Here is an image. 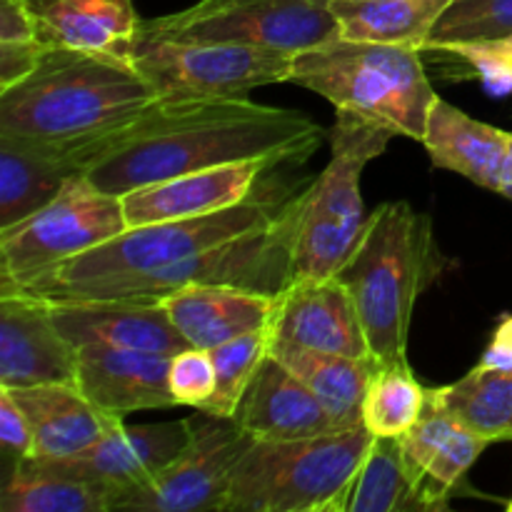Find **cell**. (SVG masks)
I'll return each instance as SVG.
<instances>
[{"label":"cell","instance_id":"obj_1","mask_svg":"<svg viewBox=\"0 0 512 512\" xmlns=\"http://www.w3.org/2000/svg\"><path fill=\"white\" fill-rule=\"evenodd\" d=\"M325 128L298 110L240 98H160L153 108L100 138L80 173L113 195L193 170L238 160L305 163L323 145Z\"/></svg>","mask_w":512,"mask_h":512},{"label":"cell","instance_id":"obj_2","mask_svg":"<svg viewBox=\"0 0 512 512\" xmlns=\"http://www.w3.org/2000/svg\"><path fill=\"white\" fill-rule=\"evenodd\" d=\"M158 100L130 58L48 48L28 80L0 93V130L50 145L80 173V160L100 138Z\"/></svg>","mask_w":512,"mask_h":512},{"label":"cell","instance_id":"obj_3","mask_svg":"<svg viewBox=\"0 0 512 512\" xmlns=\"http://www.w3.org/2000/svg\"><path fill=\"white\" fill-rule=\"evenodd\" d=\"M445 270L448 258L428 213L390 200L368 215L358 248L335 278L353 295L370 355L380 365L408 360L415 303Z\"/></svg>","mask_w":512,"mask_h":512},{"label":"cell","instance_id":"obj_4","mask_svg":"<svg viewBox=\"0 0 512 512\" xmlns=\"http://www.w3.org/2000/svg\"><path fill=\"white\" fill-rule=\"evenodd\" d=\"M420 50L335 38L293 55L288 83L323 95L338 113L358 115L423 143L440 98Z\"/></svg>","mask_w":512,"mask_h":512},{"label":"cell","instance_id":"obj_5","mask_svg":"<svg viewBox=\"0 0 512 512\" xmlns=\"http://www.w3.org/2000/svg\"><path fill=\"white\" fill-rule=\"evenodd\" d=\"M375 435L358 428L300 440H255L235 468L223 512H345Z\"/></svg>","mask_w":512,"mask_h":512},{"label":"cell","instance_id":"obj_6","mask_svg":"<svg viewBox=\"0 0 512 512\" xmlns=\"http://www.w3.org/2000/svg\"><path fill=\"white\" fill-rule=\"evenodd\" d=\"M395 135L373 120L338 113L330 130V163L305 185L295 235V280L335 278L365 233L360 178Z\"/></svg>","mask_w":512,"mask_h":512},{"label":"cell","instance_id":"obj_7","mask_svg":"<svg viewBox=\"0 0 512 512\" xmlns=\"http://www.w3.org/2000/svg\"><path fill=\"white\" fill-rule=\"evenodd\" d=\"M303 190L285 200L270 225L230 238L168 268L143 275L90 280L73 285L50 300L63 298H145L155 300L195 285H230L278 298L295 280V235H298Z\"/></svg>","mask_w":512,"mask_h":512},{"label":"cell","instance_id":"obj_8","mask_svg":"<svg viewBox=\"0 0 512 512\" xmlns=\"http://www.w3.org/2000/svg\"><path fill=\"white\" fill-rule=\"evenodd\" d=\"M283 205L285 200L280 205H273L268 200L250 195L243 203L218 210V213L133 225V228H125L123 233L110 238L108 243L68 260L53 273L25 285L23 290L43 295V298H55L63 290L90 283V280L153 273V270L168 268V265L180 263L195 253H203V250L225 243V240L270 225L278 218Z\"/></svg>","mask_w":512,"mask_h":512},{"label":"cell","instance_id":"obj_9","mask_svg":"<svg viewBox=\"0 0 512 512\" xmlns=\"http://www.w3.org/2000/svg\"><path fill=\"white\" fill-rule=\"evenodd\" d=\"M128 228L120 195L75 175L48 205L0 233V293L25 288Z\"/></svg>","mask_w":512,"mask_h":512},{"label":"cell","instance_id":"obj_10","mask_svg":"<svg viewBox=\"0 0 512 512\" xmlns=\"http://www.w3.org/2000/svg\"><path fill=\"white\" fill-rule=\"evenodd\" d=\"M140 38L243 43L300 53L340 38L338 20L318 0H198L178 13L143 20Z\"/></svg>","mask_w":512,"mask_h":512},{"label":"cell","instance_id":"obj_11","mask_svg":"<svg viewBox=\"0 0 512 512\" xmlns=\"http://www.w3.org/2000/svg\"><path fill=\"white\" fill-rule=\"evenodd\" d=\"M130 60L163 100L240 98L253 88L288 83L293 55L243 43L140 38Z\"/></svg>","mask_w":512,"mask_h":512},{"label":"cell","instance_id":"obj_12","mask_svg":"<svg viewBox=\"0 0 512 512\" xmlns=\"http://www.w3.org/2000/svg\"><path fill=\"white\" fill-rule=\"evenodd\" d=\"M183 453L148 485L125 495L115 510L135 512H223L235 468L255 445L235 418L195 410Z\"/></svg>","mask_w":512,"mask_h":512},{"label":"cell","instance_id":"obj_13","mask_svg":"<svg viewBox=\"0 0 512 512\" xmlns=\"http://www.w3.org/2000/svg\"><path fill=\"white\" fill-rule=\"evenodd\" d=\"M190 440L188 418L173 423L125 425L118 423L95 445L65 460H35L53 473L88 480L108 490L118 508L133 490L148 485L163 468H168Z\"/></svg>","mask_w":512,"mask_h":512},{"label":"cell","instance_id":"obj_14","mask_svg":"<svg viewBox=\"0 0 512 512\" xmlns=\"http://www.w3.org/2000/svg\"><path fill=\"white\" fill-rule=\"evenodd\" d=\"M78 383V348L53 320V300L30 290L0 293V385Z\"/></svg>","mask_w":512,"mask_h":512},{"label":"cell","instance_id":"obj_15","mask_svg":"<svg viewBox=\"0 0 512 512\" xmlns=\"http://www.w3.org/2000/svg\"><path fill=\"white\" fill-rule=\"evenodd\" d=\"M488 445V438L453 418L430 395L420 423L400 438L410 480L423 500L425 512L448 510L460 495H475L468 473Z\"/></svg>","mask_w":512,"mask_h":512},{"label":"cell","instance_id":"obj_16","mask_svg":"<svg viewBox=\"0 0 512 512\" xmlns=\"http://www.w3.org/2000/svg\"><path fill=\"white\" fill-rule=\"evenodd\" d=\"M270 335L293 348L373 358L353 295L338 278L293 280L278 295Z\"/></svg>","mask_w":512,"mask_h":512},{"label":"cell","instance_id":"obj_17","mask_svg":"<svg viewBox=\"0 0 512 512\" xmlns=\"http://www.w3.org/2000/svg\"><path fill=\"white\" fill-rule=\"evenodd\" d=\"M53 320L75 348L98 345L165 355L190 348L155 300L63 298L53 300Z\"/></svg>","mask_w":512,"mask_h":512},{"label":"cell","instance_id":"obj_18","mask_svg":"<svg viewBox=\"0 0 512 512\" xmlns=\"http://www.w3.org/2000/svg\"><path fill=\"white\" fill-rule=\"evenodd\" d=\"M270 168L273 165L268 160H238V163L193 170L130 190L120 195L128 228L163 223V220L198 218V215L233 208L253 195L260 175L268 173Z\"/></svg>","mask_w":512,"mask_h":512},{"label":"cell","instance_id":"obj_19","mask_svg":"<svg viewBox=\"0 0 512 512\" xmlns=\"http://www.w3.org/2000/svg\"><path fill=\"white\" fill-rule=\"evenodd\" d=\"M170 358L165 353L115 348H78V388L93 405L125 420L140 410L175 408L170 393Z\"/></svg>","mask_w":512,"mask_h":512},{"label":"cell","instance_id":"obj_20","mask_svg":"<svg viewBox=\"0 0 512 512\" xmlns=\"http://www.w3.org/2000/svg\"><path fill=\"white\" fill-rule=\"evenodd\" d=\"M233 418L255 440H300L345 430L313 390L270 353L250 380Z\"/></svg>","mask_w":512,"mask_h":512},{"label":"cell","instance_id":"obj_21","mask_svg":"<svg viewBox=\"0 0 512 512\" xmlns=\"http://www.w3.org/2000/svg\"><path fill=\"white\" fill-rule=\"evenodd\" d=\"M155 303L188 345L213 350L240 335L270 328L278 298L230 285H195L155 298Z\"/></svg>","mask_w":512,"mask_h":512},{"label":"cell","instance_id":"obj_22","mask_svg":"<svg viewBox=\"0 0 512 512\" xmlns=\"http://www.w3.org/2000/svg\"><path fill=\"white\" fill-rule=\"evenodd\" d=\"M510 135L508 130L470 118L465 110L438 98L430 110L423 148L435 168L458 173L480 188L500 193L508 173Z\"/></svg>","mask_w":512,"mask_h":512},{"label":"cell","instance_id":"obj_23","mask_svg":"<svg viewBox=\"0 0 512 512\" xmlns=\"http://www.w3.org/2000/svg\"><path fill=\"white\" fill-rule=\"evenodd\" d=\"M10 390L30 420L33 458L38 460L73 458L123 423L90 403L78 385L50 383Z\"/></svg>","mask_w":512,"mask_h":512},{"label":"cell","instance_id":"obj_24","mask_svg":"<svg viewBox=\"0 0 512 512\" xmlns=\"http://www.w3.org/2000/svg\"><path fill=\"white\" fill-rule=\"evenodd\" d=\"M38 40L48 48L85 50L130 58L140 33L133 0H30Z\"/></svg>","mask_w":512,"mask_h":512},{"label":"cell","instance_id":"obj_25","mask_svg":"<svg viewBox=\"0 0 512 512\" xmlns=\"http://www.w3.org/2000/svg\"><path fill=\"white\" fill-rule=\"evenodd\" d=\"M75 175L50 145L0 130V233L38 213Z\"/></svg>","mask_w":512,"mask_h":512},{"label":"cell","instance_id":"obj_26","mask_svg":"<svg viewBox=\"0 0 512 512\" xmlns=\"http://www.w3.org/2000/svg\"><path fill=\"white\" fill-rule=\"evenodd\" d=\"M453 0H333L340 38L420 50Z\"/></svg>","mask_w":512,"mask_h":512},{"label":"cell","instance_id":"obj_27","mask_svg":"<svg viewBox=\"0 0 512 512\" xmlns=\"http://www.w3.org/2000/svg\"><path fill=\"white\" fill-rule=\"evenodd\" d=\"M270 355L288 365L313 390L315 398L330 410L340 428L348 430L363 425L360 410H363L370 378L380 365L378 360L318 353V350L293 348L283 343H270Z\"/></svg>","mask_w":512,"mask_h":512},{"label":"cell","instance_id":"obj_28","mask_svg":"<svg viewBox=\"0 0 512 512\" xmlns=\"http://www.w3.org/2000/svg\"><path fill=\"white\" fill-rule=\"evenodd\" d=\"M3 512H113L115 500L108 490L88 480L53 473L35 460L13 465L5 475Z\"/></svg>","mask_w":512,"mask_h":512},{"label":"cell","instance_id":"obj_29","mask_svg":"<svg viewBox=\"0 0 512 512\" xmlns=\"http://www.w3.org/2000/svg\"><path fill=\"white\" fill-rule=\"evenodd\" d=\"M435 403L490 443L512 440V370L475 365L445 388L430 390Z\"/></svg>","mask_w":512,"mask_h":512},{"label":"cell","instance_id":"obj_30","mask_svg":"<svg viewBox=\"0 0 512 512\" xmlns=\"http://www.w3.org/2000/svg\"><path fill=\"white\" fill-rule=\"evenodd\" d=\"M345 512H425L410 480L400 438H373L350 488Z\"/></svg>","mask_w":512,"mask_h":512},{"label":"cell","instance_id":"obj_31","mask_svg":"<svg viewBox=\"0 0 512 512\" xmlns=\"http://www.w3.org/2000/svg\"><path fill=\"white\" fill-rule=\"evenodd\" d=\"M430 403V388L420 385L408 360L383 363L373 373L360 418L375 438H403L420 423Z\"/></svg>","mask_w":512,"mask_h":512},{"label":"cell","instance_id":"obj_32","mask_svg":"<svg viewBox=\"0 0 512 512\" xmlns=\"http://www.w3.org/2000/svg\"><path fill=\"white\" fill-rule=\"evenodd\" d=\"M270 343H273L270 328H260L210 350L215 363V393L203 408L195 410L218 418H233L250 380L270 353Z\"/></svg>","mask_w":512,"mask_h":512},{"label":"cell","instance_id":"obj_33","mask_svg":"<svg viewBox=\"0 0 512 512\" xmlns=\"http://www.w3.org/2000/svg\"><path fill=\"white\" fill-rule=\"evenodd\" d=\"M512 35V0H453L430 33L428 50Z\"/></svg>","mask_w":512,"mask_h":512},{"label":"cell","instance_id":"obj_34","mask_svg":"<svg viewBox=\"0 0 512 512\" xmlns=\"http://www.w3.org/2000/svg\"><path fill=\"white\" fill-rule=\"evenodd\" d=\"M428 53H440L443 58H453L468 65L470 73L495 98H510L512 95V35L448 45V48L428 50Z\"/></svg>","mask_w":512,"mask_h":512},{"label":"cell","instance_id":"obj_35","mask_svg":"<svg viewBox=\"0 0 512 512\" xmlns=\"http://www.w3.org/2000/svg\"><path fill=\"white\" fill-rule=\"evenodd\" d=\"M170 393L175 403L203 408L215 393L213 353L203 348H185L170 358Z\"/></svg>","mask_w":512,"mask_h":512},{"label":"cell","instance_id":"obj_36","mask_svg":"<svg viewBox=\"0 0 512 512\" xmlns=\"http://www.w3.org/2000/svg\"><path fill=\"white\" fill-rule=\"evenodd\" d=\"M0 445H3L8 470L23 460L33 458V428L15 400L13 390L0 385Z\"/></svg>","mask_w":512,"mask_h":512},{"label":"cell","instance_id":"obj_37","mask_svg":"<svg viewBox=\"0 0 512 512\" xmlns=\"http://www.w3.org/2000/svg\"><path fill=\"white\" fill-rule=\"evenodd\" d=\"M45 53H48V45L40 40L0 43V93L28 80L38 70Z\"/></svg>","mask_w":512,"mask_h":512},{"label":"cell","instance_id":"obj_38","mask_svg":"<svg viewBox=\"0 0 512 512\" xmlns=\"http://www.w3.org/2000/svg\"><path fill=\"white\" fill-rule=\"evenodd\" d=\"M38 40V15L30 0H0V43Z\"/></svg>","mask_w":512,"mask_h":512},{"label":"cell","instance_id":"obj_39","mask_svg":"<svg viewBox=\"0 0 512 512\" xmlns=\"http://www.w3.org/2000/svg\"><path fill=\"white\" fill-rule=\"evenodd\" d=\"M478 368L485 370H512V315H505L490 338L485 355Z\"/></svg>","mask_w":512,"mask_h":512},{"label":"cell","instance_id":"obj_40","mask_svg":"<svg viewBox=\"0 0 512 512\" xmlns=\"http://www.w3.org/2000/svg\"><path fill=\"white\" fill-rule=\"evenodd\" d=\"M500 195H503V198L512 200V135H510V158H508V173H505V183H503V190H500Z\"/></svg>","mask_w":512,"mask_h":512},{"label":"cell","instance_id":"obj_41","mask_svg":"<svg viewBox=\"0 0 512 512\" xmlns=\"http://www.w3.org/2000/svg\"><path fill=\"white\" fill-rule=\"evenodd\" d=\"M318 3H323V5H328V3H333V0H318Z\"/></svg>","mask_w":512,"mask_h":512},{"label":"cell","instance_id":"obj_42","mask_svg":"<svg viewBox=\"0 0 512 512\" xmlns=\"http://www.w3.org/2000/svg\"><path fill=\"white\" fill-rule=\"evenodd\" d=\"M508 510H510V512H512V500H510V503H508Z\"/></svg>","mask_w":512,"mask_h":512}]
</instances>
